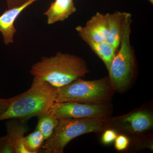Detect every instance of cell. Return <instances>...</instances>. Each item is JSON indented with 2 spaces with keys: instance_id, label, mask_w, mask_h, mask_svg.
<instances>
[{
  "instance_id": "6da1fadb",
  "label": "cell",
  "mask_w": 153,
  "mask_h": 153,
  "mask_svg": "<svg viewBox=\"0 0 153 153\" xmlns=\"http://www.w3.org/2000/svg\"><path fill=\"white\" fill-rule=\"evenodd\" d=\"M57 89L48 82L34 77L30 89L10 98V105L0 116V121L18 119L27 122L48 113L55 102Z\"/></svg>"
},
{
  "instance_id": "7a4b0ae2",
  "label": "cell",
  "mask_w": 153,
  "mask_h": 153,
  "mask_svg": "<svg viewBox=\"0 0 153 153\" xmlns=\"http://www.w3.org/2000/svg\"><path fill=\"white\" fill-rule=\"evenodd\" d=\"M85 60L76 55L58 52L51 57H42L33 64L30 74L59 88L67 85L88 73Z\"/></svg>"
},
{
  "instance_id": "3957f363",
  "label": "cell",
  "mask_w": 153,
  "mask_h": 153,
  "mask_svg": "<svg viewBox=\"0 0 153 153\" xmlns=\"http://www.w3.org/2000/svg\"><path fill=\"white\" fill-rule=\"evenodd\" d=\"M131 22V14L125 12L121 27L120 48L108 70L113 88L120 92L130 85L134 72V57L130 39Z\"/></svg>"
},
{
  "instance_id": "277c9868",
  "label": "cell",
  "mask_w": 153,
  "mask_h": 153,
  "mask_svg": "<svg viewBox=\"0 0 153 153\" xmlns=\"http://www.w3.org/2000/svg\"><path fill=\"white\" fill-rule=\"evenodd\" d=\"M107 119L76 118L59 120L49 138L45 140L40 153H63L65 147L79 136L104 130Z\"/></svg>"
},
{
  "instance_id": "5b68a950",
  "label": "cell",
  "mask_w": 153,
  "mask_h": 153,
  "mask_svg": "<svg viewBox=\"0 0 153 153\" xmlns=\"http://www.w3.org/2000/svg\"><path fill=\"white\" fill-rule=\"evenodd\" d=\"M113 90L109 77L93 80H85L80 77L57 88L55 102L107 104L112 97Z\"/></svg>"
},
{
  "instance_id": "8992f818",
  "label": "cell",
  "mask_w": 153,
  "mask_h": 153,
  "mask_svg": "<svg viewBox=\"0 0 153 153\" xmlns=\"http://www.w3.org/2000/svg\"><path fill=\"white\" fill-rule=\"evenodd\" d=\"M107 104H91L74 102H55L49 113L58 120L66 119L94 118L107 119L111 114Z\"/></svg>"
},
{
  "instance_id": "52a82bcc",
  "label": "cell",
  "mask_w": 153,
  "mask_h": 153,
  "mask_svg": "<svg viewBox=\"0 0 153 153\" xmlns=\"http://www.w3.org/2000/svg\"><path fill=\"white\" fill-rule=\"evenodd\" d=\"M7 120V134L0 137V153H29L23 143L29 128L26 121L18 119Z\"/></svg>"
},
{
  "instance_id": "ba28073f",
  "label": "cell",
  "mask_w": 153,
  "mask_h": 153,
  "mask_svg": "<svg viewBox=\"0 0 153 153\" xmlns=\"http://www.w3.org/2000/svg\"><path fill=\"white\" fill-rule=\"evenodd\" d=\"M39 0H30L24 4L7 9L0 15V33L3 38V42L6 46L13 44L14 37L17 33L15 23L19 16L25 9L33 3Z\"/></svg>"
},
{
  "instance_id": "9c48e42d",
  "label": "cell",
  "mask_w": 153,
  "mask_h": 153,
  "mask_svg": "<svg viewBox=\"0 0 153 153\" xmlns=\"http://www.w3.org/2000/svg\"><path fill=\"white\" fill-rule=\"evenodd\" d=\"M75 30L78 34H83L96 42L106 41L108 25L105 14L97 12L85 26H78Z\"/></svg>"
},
{
  "instance_id": "30bf717a",
  "label": "cell",
  "mask_w": 153,
  "mask_h": 153,
  "mask_svg": "<svg viewBox=\"0 0 153 153\" xmlns=\"http://www.w3.org/2000/svg\"><path fill=\"white\" fill-rule=\"evenodd\" d=\"M121 127L131 133L143 132L152 128L153 115L148 110H140L127 115L120 120Z\"/></svg>"
},
{
  "instance_id": "8fae6325",
  "label": "cell",
  "mask_w": 153,
  "mask_h": 153,
  "mask_svg": "<svg viewBox=\"0 0 153 153\" xmlns=\"http://www.w3.org/2000/svg\"><path fill=\"white\" fill-rule=\"evenodd\" d=\"M73 0H55L44 12L48 25L62 22L76 12Z\"/></svg>"
},
{
  "instance_id": "7c38bea8",
  "label": "cell",
  "mask_w": 153,
  "mask_h": 153,
  "mask_svg": "<svg viewBox=\"0 0 153 153\" xmlns=\"http://www.w3.org/2000/svg\"><path fill=\"white\" fill-rule=\"evenodd\" d=\"M124 14L125 12L116 11L113 13L105 14L108 25L106 41L116 52L120 44L121 22Z\"/></svg>"
},
{
  "instance_id": "4fadbf2b",
  "label": "cell",
  "mask_w": 153,
  "mask_h": 153,
  "mask_svg": "<svg viewBox=\"0 0 153 153\" xmlns=\"http://www.w3.org/2000/svg\"><path fill=\"white\" fill-rule=\"evenodd\" d=\"M78 34L91 50L103 61L108 71L116 51L106 41L96 42L83 34Z\"/></svg>"
},
{
  "instance_id": "5bb4252c",
  "label": "cell",
  "mask_w": 153,
  "mask_h": 153,
  "mask_svg": "<svg viewBox=\"0 0 153 153\" xmlns=\"http://www.w3.org/2000/svg\"><path fill=\"white\" fill-rule=\"evenodd\" d=\"M38 123L36 129L41 132L45 140L51 136L59 120L50 113L37 117Z\"/></svg>"
},
{
  "instance_id": "9a60e30c",
  "label": "cell",
  "mask_w": 153,
  "mask_h": 153,
  "mask_svg": "<svg viewBox=\"0 0 153 153\" xmlns=\"http://www.w3.org/2000/svg\"><path fill=\"white\" fill-rule=\"evenodd\" d=\"M45 140L41 132L38 129L24 137L23 143L29 153H40V149Z\"/></svg>"
},
{
  "instance_id": "2e32d148",
  "label": "cell",
  "mask_w": 153,
  "mask_h": 153,
  "mask_svg": "<svg viewBox=\"0 0 153 153\" xmlns=\"http://www.w3.org/2000/svg\"><path fill=\"white\" fill-rule=\"evenodd\" d=\"M114 142L115 148L119 151L124 150L128 148L129 144L128 138L123 135H117Z\"/></svg>"
},
{
  "instance_id": "e0dca14e",
  "label": "cell",
  "mask_w": 153,
  "mask_h": 153,
  "mask_svg": "<svg viewBox=\"0 0 153 153\" xmlns=\"http://www.w3.org/2000/svg\"><path fill=\"white\" fill-rule=\"evenodd\" d=\"M117 134L114 130L108 129L102 134L101 138L102 142L104 145H109L114 142L117 136Z\"/></svg>"
},
{
  "instance_id": "ac0fdd59",
  "label": "cell",
  "mask_w": 153,
  "mask_h": 153,
  "mask_svg": "<svg viewBox=\"0 0 153 153\" xmlns=\"http://www.w3.org/2000/svg\"><path fill=\"white\" fill-rule=\"evenodd\" d=\"M7 9L12 8L24 4L30 0H5Z\"/></svg>"
},
{
  "instance_id": "d6986e66",
  "label": "cell",
  "mask_w": 153,
  "mask_h": 153,
  "mask_svg": "<svg viewBox=\"0 0 153 153\" xmlns=\"http://www.w3.org/2000/svg\"><path fill=\"white\" fill-rule=\"evenodd\" d=\"M10 104V98L8 99L0 98V116L5 112Z\"/></svg>"
},
{
  "instance_id": "ffe728a7",
  "label": "cell",
  "mask_w": 153,
  "mask_h": 153,
  "mask_svg": "<svg viewBox=\"0 0 153 153\" xmlns=\"http://www.w3.org/2000/svg\"><path fill=\"white\" fill-rule=\"evenodd\" d=\"M149 1L150 2L151 4H153V0H149Z\"/></svg>"
}]
</instances>
